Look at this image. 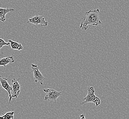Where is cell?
<instances>
[{
    "label": "cell",
    "instance_id": "1",
    "mask_svg": "<svg viewBox=\"0 0 129 119\" xmlns=\"http://www.w3.org/2000/svg\"><path fill=\"white\" fill-rule=\"evenodd\" d=\"M99 9H96L89 10L85 13L84 17L80 24V27L82 29L86 31L89 25L97 26L101 24L102 22L99 19Z\"/></svg>",
    "mask_w": 129,
    "mask_h": 119
},
{
    "label": "cell",
    "instance_id": "2",
    "mask_svg": "<svg viewBox=\"0 0 129 119\" xmlns=\"http://www.w3.org/2000/svg\"><path fill=\"white\" fill-rule=\"evenodd\" d=\"M84 100V102L82 103L81 105L88 103H92L96 106H99L101 104L100 99L95 95V90L92 87H88L87 95L85 97Z\"/></svg>",
    "mask_w": 129,
    "mask_h": 119
},
{
    "label": "cell",
    "instance_id": "3",
    "mask_svg": "<svg viewBox=\"0 0 129 119\" xmlns=\"http://www.w3.org/2000/svg\"><path fill=\"white\" fill-rule=\"evenodd\" d=\"M43 91L46 93L44 100L51 103H56L57 99L62 95V92L57 91L55 89L45 88L43 89Z\"/></svg>",
    "mask_w": 129,
    "mask_h": 119
},
{
    "label": "cell",
    "instance_id": "4",
    "mask_svg": "<svg viewBox=\"0 0 129 119\" xmlns=\"http://www.w3.org/2000/svg\"><path fill=\"white\" fill-rule=\"evenodd\" d=\"M31 72L34 76V79L35 82H39L40 84L43 85L45 79V77L43 75L39 70L37 65L34 64H31Z\"/></svg>",
    "mask_w": 129,
    "mask_h": 119
},
{
    "label": "cell",
    "instance_id": "5",
    "mask_svg": "<svg viewBox=\"0 0 129 119\" xmlns=\"http://www.w3.org/2000/svg\"><path fill=\"white\" fill-rule=\"evenodd\" d=\"M27 23H30L35 25H40L41 26H47L48 22L45 20L43 16L35 15L33 17L29 18L28 19Z\"/></svg>",
    "mask_w": 129,
    "mask_h": 119
},
{
    "label": "cell",
    "instance_id": "6",
    "mask_svg": "<svg viewBox=\"0 0 129 119\" xmlns=\"http://www.w3.org/2000/svg\"><path fill=\"white\" fill-rule=\"evenodd\" d=\"M8 78L3 77L1 76H0V83L3 88L6 90L8 94V95L9 97V103H10L13 99L12 95V92H13V88H12V87L8 83Z\"/></svg>",
    "mask_w": 129,
    "mask_h": 119
},
{
    "label": "cell",
    "instance_id": "7",
    "mask_svg": "<svg viewBox=\"0 0 129 119\" xmlns=\"http://www.w3.org/2000/svg\"><path fill=\"white\" fill-rule=\"evenodd\" d=\"M12 88H13V94L12 98H17L20 93V85L18 83L17 80L13 78L12 80Z\"/></svg>",
    "mask_w": 129,
    "mask_h": 119
},
{
    "label": "cell",
    "instance_id": "8",
    "mask_svg": "<svg viewBox=\"0 0 129 119\" xmlns=\"http://www.w3.org/2000/svg\"><path fill=\"white\" fill-rule=\"evenodd\" d=\"M14 11L13 8H0V21L3 22L6 21V15L9 13H12Z\"/></svg>",
    "mask_w": 129,
    "mask_h": 119
},
{
    "label": "cell",
    "instance_id": "9",
    "mask_svg": "<svg viewBox=\"0 0 129 119\" xmlns=\"http://www.w3.org/2000/svg\"><path fill=\"white\" fill-rule=\"evenodd\" d=\"M14 62V60L13 56L4 57L0 59V67H6L7 65L10 63H13Z\"/></svg>",
    "mask_w": 129,
    "mask_h": 119
},
{
    "label": "cell",
    "instance_id": "10",
    "mask_svg": "<svg viewBox=\"0 0 129 119\" xmlns=\"http://www.w3.org/2000/svg\"><path fill=\"white\" fill-rule=\"evenodd\" d=\"M8 43L10 44V45L13 50H21L23 49L22 45L19 43L13 41L12 40H8Z\"/></svg>",
    "mask_w": 129,
    "mask_h": 119
},
{
    "label": "cell",
    "instance_id": "11",
    "mask_svg": "<svg viewBox=\"0 0 129 119\" xmlns=\"http://www.w3.org/2000/svg\"><path fill=\"white\" fill-rule=\"evenodd\" d=\"M14 112H8L5 114H3L5 119H14Z\"/></svg>",
    "mask_w": 129,
    "mask_h": 119
},
{
    "label": "cell",
    "instance_id": "12",
    "mask_svg": "<svg viewBox=\"0 0 129 119\" xmlns=\"http://www.w3.org/2000/svg\"><path fill=\"white\" fill-rule=\"evenodd\" d=\"M9 45H10V44L9 43L6 42L4 40L0 38V50L3 46Z\"/></svg>",
    "mask_w": 129,
    "mask_h": 119
},
{
    "label": "cell",
    "instance_id": "13",
    "mask_svg": "<svg viewBox=\"0 0 129 119\" xmlns=\"http://www.w3.org/2000/svg\"><path fill=\"white\" fill-rule=\"evenodd\" d=\"M80 119H86L84 114H82L80 115Z\"/></svg>",
    "mask_w": 129,
    "mask_h": 119
},
{
    "label": "cell",
    "instance_id": "14",
    "mask_svg": "<svg viewBox=\"0 0 129 119\" xmlns=\"http://www.w3.org/2000/svg\"><path fill=\"white\" fill-rule=\"evenodd\" d=\"M0 119H5L3 114V116H0Z\"/></svg>",
    "mask_w": 129,
    "mask_h": 119
}]
</instances>
